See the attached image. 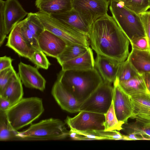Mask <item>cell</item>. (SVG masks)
Masks as SVG:
<instances>
[{
	"label": "cell",
	"mask_w": 150,
	"mask_h": 150,
	"mask_svg": "<svg viewBox=\"0 0 150 150\" xmlns=\"http://www.w3.org/2000/svg\"><path fill=\"white\" fill-rule=\"evenodd\" d=\"M23 95L22 83L17 73L11 78L0 96L8 100L12 106L21 99Z\"/></svg>",
	"instance_id": "obj_22"
},
{
	"label": "cell",
	"mask_w": 150,
	"mask_h": 150,
	"mask_svg": "<svg viewBox=\"0 0 150 150\" xmlns=\"http://www.w3.org/2000/svg\"></svg>",
	"instance_id": "obj_46"
},
{
	"label": "cell",
	"mask_w": 150,
	"mask_h": 150,
	"mask_svg": "<svg viewBox=\"0 0 150 150\" xmlns=\"http://www.w3.org/2000/svg\"><path fill=\"white\" fill-rule=\"evenodd\" d=\"M16 73L13 67L0 71V94L3 92L13 76Z\"/></svg>",
	"instance_id": "obj_33"
},
{
	"label": "cell",
	"mask_w": 150,
	"mask_h": 150,
	"mask_svg": "<svg viewBox=\"0 0 150 150\" xmlns=\"http://www.w3.org/2000/svg\"><path fill=\"white\" fill-rule=\"evenodd\" d=\"M120 63L113 58L97 54L95 60V67L103 81L112 83L116 80Z\"/></svg>",
	"instance_id": "obj_17"
},
{
	"label": "cell",
	"mask_w": 150,
	"mask_h": 150,
	"mask_svg": "<svg viewBox=\"0 0 150 150\" xmlns=\"http://www.w3.org/2000/svg\"><path fill=\"white\" fill-rule=\"evenodd\" d=\"M98 135L107 138L108 139L115 140H128L126 135L122 134L117 130L105 131L103 130H94Z\"/></svg>",
	"instance_id": "obj_34"
},
{
	"label": "cell",
	"mask_w": 150,
	"mask_h": 150,
	"mask_svg": "<svg viewBox=\"0 0 150 150\" xmlns=\"http://www.w3.org/2000/svg\"><path fill=\"white\" fill-rule=\"evenodd\" d=\"M88 37L92 49L97 54L120 62L127 59L129 41L112 16L108 14L96 20Z\"/></svg>",
	"instance_id": "obj_1"
},
{
	"label": "cell",
	"mask_w": 150,
	"mask_h": 150,
	"mask_svg": "<svg viewBox=\"0 0 150 150\" xmlns=\"http://www.w3.org/2000/svg\"><path fill=\"white\" fill-rule=\"evenodd\" d=\"M44 111L42 99L36 97L23 98L6 112L9 122L16 131L38 118Z\"/></svg>",
	"instance_id": "obj_4"
},
{
	"label": "cell",
	"mask_w": 150,
	"mask_h": 150,
	"mask_svg": "<svg viewBox=\"0 0 150 150\" xmlns=\"http://www.w3.org/2000/svg\"><path fill=\"white\" fill-rule=\"evenodd\" d=\"M149 0V2H150V0Z\"/></svg>",
	"instance_id": "obj_44"
},
{
	"label": "cell",
	"mask_w": 150,
	"mask_h": 150,
	"mask_svg": "<svg viewBox=\"0 0 150 150\" xmlns=\"http://www.w3.org/2000/svg\"><path fill=\"white\" fill-rule=\"evenodd\" d=\"M26 21V19L25 18L21 28L22 35L26 42L30 47L35 50H40L38 40L28 28Z\"/></svg>",
	"instance_id": "obj_32"
},
{
	"label": "cell",
	"mask_w": 150,
	"mask_h": 150,
	"mask_svg": "<svg viewBox=\"0 0 150 150\" xmlns=\"http://www.w3.org/2000/svg\"><path fill=\"white\" fill-rule=\"evenodd\" d=\"M140 75L127 59L120 63L116 80L118 81H125Z\"/></svg>",
	"instance_id": "obj_26"
},
{
	"label": "cell",
	"mask_w": 150,
	"mask_h": 150,
	"mask_svg": "<svg viewBox=\"0 0 150 150\" xmlns=\"http://www.w3.org/2000/svg\"><path fill=\"white\" fill-rule=\"evenodd\" d=\"M109 9L114 18L129 41L146 35L139 15L130 11L119 0H111Z\"/></svg>",
	"instance_id": "obj_5"
},
{
	"label": "cell",
	"mask_w": 150,
	"mask_h": 150,
	"mask_svg": "<svg viewBox=\"0 0 150 150\" xmlns=\"http://www.w3.org/2000/svg\"><path fill=\"white\" fill-rule=\"evenodd\" d=\"M72 8L91 27L98 18L108 14L109 0H71Z\"/></svg>",
	"instance_id": "obj_8"
},
{
	"label": "cell",
	"mask_w": 150,
	"mask_h": 150,
	"mask_svg": "<svg viewBox=\"0 0 150 150\" xmlns=\"http://www.w3.org/2000/svg\"><path fill=\"white\" fill-rule=\"evenodd\" d=\"M57 80L81 104L103 81L95 67L86 70H62Z\"/></svg>",
	"instance_id": "obj_2"
},
{
	"label": "cell",
	"mask_w": 150,
	"mask_h": 150,
	"mask_svg": "<svg viewBox=\"0 0 150 150\" xmlns=\"http://www.w3.org/2000/svg\"><path fill=\"white\" fill-rule=\"evenodd\" d=\"M35 14L45 30L60 37L67 44H75L89 47V38L86 35L61 22L51 15L40 11Z\"/></svg>",
	"instance_id": "obj_6"
},
{
	"label": "cell",
	"mask_w": 150,
	"mask_h": 150,
	"mask_svg": "<svg viewBox=\"0 0 150 150\" xmlns=\"http://www.w3.org/2000/svg\"><path fill=\"white\" fill-rule=\"evenodd\" d=\"M113 83V101L115 113L118 120L125 124L132 115L131 96L120 86L117 80Z\"/></svg>",
	"instance_id": "obj_10"
},
{
	"label": "cell",
	"mask_w": 150,
	"mask_h": 150,
	"mask_svg": "<svg viewBox=\"0 0 150 150\" xmlns=\"http://www.w3.org/2000/svg\"><path fill=\"white\" fill-rule=\"evenodd\" d=\"M105 121L104 123L105 131L122 130L123 123L119 121L116 115L113 100L111 105L107 112L104 114Z\"/></svg>",
	"instance_id": "obj_27"
},
{
	"label": "cell",
	"mask_w": 150,
	"mask_h": 150,
	"mask_svg": "<svg viewBox=\"0 0 150 150\" xmlns=\"http://www.w3.org/2000/svg\"><path fill=\"white\" fill-rule=\"evenodd\" d=\"M38 41L40 49L47 56L56 58L63 51L67 43L63 39L45 30Z\"/></svg>",
	"instance_id": "obj_13"
},
{
	"label": "cell",
	"mask_w": 150,
	"mask_h": 150,
	"mask_svg": "<svg viewBox=\"0 0 150 150\" xmlns=\"http://www.w3.org/2000/svg\"><path fill=\"white\" fill-rule=\"evenodd\" d=\"M131 96L133 111L130 118L143 128L150 127V92Z\"/></svg>",
	"instance_id": "obj_11"
},
{
	"label": "cell",
	"mask_w": 150,
	"mask_h": 150,
	"mask_svg": "<svg viewBox=\"0 0 150 150\" xmlns=\"http://www.w3.org/2000/svg\"><path fill=\"white\" fill-rule=\"evenodd\" d=\"M120 0V1H123V0Z\"/></svg>",
	"instance_id": "obj_43"
},
{
	"label": "cell",
	"mask_w": 150,
	"mask_h": 150,
	"mask_svg": "<svg viewBox=\"0 0 150 150\" xmlns=\"http://www.w3.org/2000/svg\"><path fill=\"white\" fill-rule=\"evenodd\" d=\"M11 106V103L8 100L0 96V111L6 112Z\"/></svg>",
	"instance_id": "obj_40"
},
{
	"label": "cell",
	"mask_w": 150,
	"mask_h": 150,
	"mask_svg": "<svg viewBox=\"0 0 150 150\" xmlns=\"http://www.w3.org/2000/svg\"><path fill=\"white\" fill-rule=\"evenodd\" d=\"M74 117L67 116L65 122L70 129L81 131L104 129V114L81 111Z\"/></svg>",
	"instance_id": "obj_9"
},
{
	"label": "cell",
	"mask_w": 150,
	"mask_h": 150,
	"mask_svg": "<svg viewBox=\"0 0 150 150\" xmlns=\"http://www.w3.org/2000/svg\"><path fill=\"white\" fill-rule=\"evenodd\" d=\"M46 54L40 50H36L29 59L38 69H47L51 65Z\"/></svg>",
	"instance_id": "obj_31"
},
{
	"label": "cell",
	"mask_w": 150,
	"mask_h": 150,
	"mask_svg": "<svg viewBox=\"0 0 150 150\" xmlns=\"http://www.w3.org/2000/svg\"><path fill=\"white\" fill-rule=\"evenodd\" d=\"M127 59L139 74L150 73L149 51L132 48Z\"/></svg>",
	"instance_id": "obj_21"
},
{
	"label": "cell",
	"mask_w": 150,
	"mask_h": 150,
	"mask_svg": "<svg viewBox=\"0 0 150 150\" xmlns=\"http://www.w3.org/2000/svg\"><path fill=\"white\" fill-rule=\"evenodd\" d=\"M142 23L150 45V10L139 14Z\"/></svg>",
	"instance_id": "obj_38"
},
{
	"label": "cell",
	"mask_w": 150,
	"mask_h": 150,
	"mask_svg": "<svg viewBox=\"0 0 150 150\" xmlns=\"http://www.w3.org/2000/svg\"><path fill=\"white\" fill-rule=\"evenodd\" d=\"M51 94L61 108L71 113L79 112L80 103L57 80L52 89Z\"/></svg>",
	"instance_id": "obj_15"
},
{
	"label": "cell",
	"mask_w": 150,
	"mask_h": 150,
	"mask_svg": "<svg viewBox=\"0 0 150 150\" xmlns=\"http://www.w3.org/2000/svg\"><path fill=\"white\" fill-rule=\"evenodd\" d=\"M66 123L61 120L53 118L41 120L31 124L26 129L18 131L17 140H61L69 137V131Z\"/></svg>",
	"instance_id": "obj_3"
},
{
	"label": "cell",
	"mask_w": 150,
	"mask_h": 150,
	"mask_svg": "<svg viewBox=\"0 0 150 150\" xmlns=\"http://www.w3.org/2000/svg\"><path fill=\"white\" fill-rule=\"evenodd\" d=\"M38 69L36 67L21 62L18 64V73L25 87L43 91L45 89L46 82Z\"/></svg>",
	"instance_id": "obj_14"
},
{
	"label": "cell",
	"mask_w": 150,
	"mask_h": 150,
	"mask_svg": "<svg viewBox=\"0 0 150 150\" xmlns=\"http://www.w3.org/2000/svg\"><path fill=\"white\" fill-rule=\"evenodd\" d=\"M69 137L71 139L76 140L108 139L107 137L97 134L94 130L81 131L70 129Z\"/></svg>",
	"instance_id": "obj_29"
},
{
	"label": "cell",
	"mask_w": 150,
	"mask_h": 150,
	"mask_svg": "<svg viewBox=\"0 0 150 150\" xmlns=\"http://www.w3.org/2000/svg\"><path fill=\"white\" fill-rule=\"evenodd\" d=\"M122 1L126 8L138 15L150 9L149 0H123Z\"/></svg>",
	"instance_id": "obj_28"
},
{
	"label": "cell",
	"mask_w": 150,
	"mask_h": 150,
	"mask_svg": "<svg viewBox=\"0 0 150 150\" xmlns=\"http://www.w3.org/2000/svg\"><path fill=\"white\" fill-rule=\"evenodd\" d=\"M148 88V89L149 92H150V87Z\"/></svg>",
	"instance_id": "obj_42"
},
{
	"label": "cell",
	"mask_w": 150,
	"mask_h": 150,
	"mask_svg": "<svg viewBox=\"0 0 150 150\" xmlns=\"http://www.w3.org/2000/svg\"><path fill=\"white\" fill-rule=\"evenodd\" d=\"M24 21L25 19L14 25L9 33L6 46L19 56L29 59L35 50L29 46L22 35L21 28Z\"/></svg>",
	"instance_id": "obj_12"
},
{
	"label": "cell",
	"mask_w": 150,
	"mask_h": 150,
	"mask_svg": "<svg viewBox=\"0 0 150 150\" xmlns=\"http://www.w3.org/2000/svg\"><path fill=\"white\" fill-rule=\"evenodd\" d=\"M131 132L132 134L141 136L142 140H150V127L143 128L135 123L131 127Z\"/></svg>",
	"instance_id": "obj_37"
},
{
	"label": "cell",
	"mask_w": 150,
	"mask_h": 150,
	"mask_svg": "<svg viewBox=\"0 0 150 150\" xmlns=\"http://www.w3.org/2000/svg\"><path fill=\"white\" fill-rule=\"evenodd\" d=\"M129 42L132 48L149 51V43L146 35L134 39Z\"/></svg>",
	"instance_id": "obj_35"
},
{
	"label": "cell",
	"mask_w": 150,
	"mask_h": 150,
	"mask_svg": "<svg viewBox=\"0 0 150 150\" xmlns=\"http://www.w3.org/2000/svg\"><path fill=\"white\" fill-rule=\"evenodd\" d=\"M88 47L75 44H67L63 51L56 59L61 65L64 62L83 54Z\"/></svg>",
	"instance_id": "obj_24"
},
{
	"label": "cell",
	"mask_w": 150,
	"mask_h": 150,
	"mask_svg": "<svg viewBox=\"0 0 150 150\" xmlns=\"http://www.w3.org/2000/svg\"><path fill=\"white\" fill-rule=\"evenodd\" d=\"M13 59L4 56L0 57V71L13 67L12 64Z\"/></svg>",
	"instance_id": "obj_39"
},
{
	"label": "cell",
	"mask_w": 150,
	"mask_h": 150,
	"mask_svg": "<svg viewBox=\"0 0 150 150\" xmlns=\"http://www.w3.org/2000/svg\"><path fill=\"white\" fill-rule=\"evenodd\" d=\"M4 14L6 33L8 35L14 25L23 20L28 13L18 0H6L4 1Z\"/></svg>",
	"instance_id": "obj_16"
},
{
	"label": "cell",
	"mask_w": 150,
	"mask_h": 150,
	"mask_svg": "<svg viewBox=\"0 0 150 150\" xmlns=\"http://www.w3.org/2000/svg\"><path fill=\"white\" fill-rule=\"evenodd\" d=\"M52 15L61 22L86 35L88 37L91 27L73 8L65 12Z\"/></svg>",
	"instance_id": "obj_18"
},
{
	"label": "cell",
	"mask_w": 150,
	"mask_h": 150,
	"mask_svg": "<svg viewBox=\"0 0 150 150\" xmlns=\"http://www.w3.org/2000/svg\"><path fill=\"white\" fill-rule=\"evenodd\" d=\"M35 4L40 11L51 15L72 9L71 0H36Z\"/></svg>",
	"instance_id": "obj_19"
},
{
	"label": "cell",
	"mask_w": 150,
	"mask_h": 150,
	"mask_svg": "<svg viewBox=\"0 0 150 150\" xmlns=\"http://www.w3.org/2000/svg\"><path fill=\"white\" fill-rule=\"evenodd\" d=\"M26 18L27 26L38 40L39 36L45 30L43 25L35 13H28Z\"/></svg>",
	"instance_id": "obj_30"
},
{
	"label": "cell",
	"mask_w": 150,
	"mask_h": 150,
	"mask_svg": "<svg viewBox=\"0 0 150 150\" xmlns=\"http://www.w3.org/2000/svg\"><path fill=\"white\" fill-rule=\"evenodd\" d=\"M17 132L11 126L6 112L0 111V140H17Z\"/></svg>",
	"instance_id": "obj_25"
},
{
	"label": "cell",
	"mask_w": 150,
	"mask_h": 150,
	"mask_svg": "<svg viewBox=\"0 0 150 150\" xmlns=\"http://www.w3.org/2000/svg\"><path fill=\"white\" fill-rule=\"evenodd\" d=\"M110 0V1L111 0Z\"/></svg>",
	"instance_id": "obj_45"
},
{
	"label": "cell",
	"mask_w": 150,
	"mask_h": 150,
	"mask_svg": "<svg viewBox=\"0 0 150 150\" xmlns=\"http://www.w3.org/2000/svg\"><path fill=\"white\" fill-rule=\"evenodd\" d=\"M143 75L147 88L150 87V73H145Z\"/></svg>",
	"instance_id": "obj_41"
},
{
	"label": "cell",
	"mask_w": 150,
	"mask_h": 150,
	"mask_svg": "<svg viewBox=\"0 0 150 150\" xmlns=\"http://www.w3.org/2000/svg\"><path fill=\"white\" fill-rule=\"evenodd\" d=\"M117 81L120 86L131 96L149 92L143 75L140 74L125 81Z\"/></svg>",
	"instance_id": "obj_23"
},
{
	"label": "cell",
	"mask_w": 150,
	"mask_h": 150,
	"mask_svg": "<svg viewBox=\"0 0 150 150\" xmlns=\"http://www.w3.org/2000/svg\"><path fill=\"white\" fill-rule=\"evenodd\" d=\"M111 84L103 81L81 104L79 112L84 111L105 114L110 108L113 100V87Z\"/></svg>",
	"instance_id": "obj_7"
},
{
	"label": "cell",
	"mask_w": 150,
	"mask_h": 150,
	"mask_svg": "<svg viewBox=\"0 0 150 150\" xmlns=\"http://www.w3.org/2000/svg\"><path fill=\"white\" fill-rule=\"evenodd\" d=\"M62 70H86L95 67V60L92 48L89 47L83 54L64 62L61 65Z\"/></svg>",
	"instance_id": "obj_20"
},
{
	"label": "cell",
	"mask_w": 150,
	"mask_h": 150,
	"mask_svg": "<svg viewBox=\"0 0 150 150\" xmlns=\"http://www.w3.org/2000/svg\"><path fill=\"white\" fill-rule=\"evenodd\" d=\"M4 1L0 0V46L3 44L7 35L6 33L4 14Z\"/></svg>",
	"instance_id": "obj_36"
}]
</instances>
